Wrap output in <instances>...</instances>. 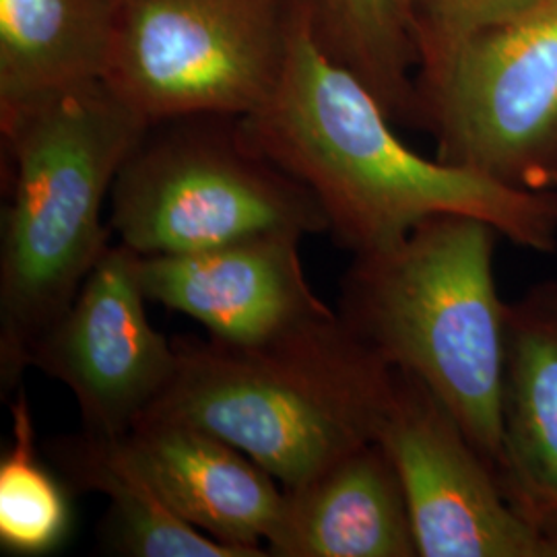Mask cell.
I'll use <instances>...</instances> for the list:
<instances>
[{
	"label": "cell",
	"instance_id": "d6986e66",
	"mask_svg": "<svg viewBox=\"0 0 557 557\" xmlns=\"http://www.w3.org/2000/svg\"><path fill=\"white\" fill-rule=\"evenodd\" d=\"M539 557H557V510L535 522Z\"/></svg>",
	"mask_w": 557,
	"mask_h": 557
},
{
	"label": "cell",
	"instance_id": "ba28073f",
	"mask_svg": "<svg viewBox=\"0 0 557 557\" xmlns=\"http://www.w3.org/2000/svg\"><path fill=\"white\" fill-rule=\"evenodd\" d=\"M379 442L397 467L419 557H539L518 515L453 411L413 374L395 370Z\"/></svg>",
	"mask_w": 557,
	"mask_h": 557
},
{
	"label": "cell",
	"instance_id": "6da1fadb",
	"mask_svg": "<svg viewBox=\"0 0 557 557\" xmlns=\"http://www.w3.org/2000/svg\"><path fill=\"white\" fill-rule=\"evenodd\" d=\"M239 122L262 156L317 197L329 234L354 257L442 213L487 221L524 250L557 252V193L515 190L409 149L374 94L320 40L314 0L299 15L275 91Z\"/></svg>",
	"mask_w": 557,
	"mask_h": 557
},
{
	"label": "cell",
	"instance_id": "277c9868",
	"mask_svg": "<svg viewBox=\"0 0 557 557\" xmlns=\"http://www.w3.org/2000/svg\"><path fill=\"white\" fill-rule=\"evenodd\" d=\"M499 238L473 215L428 218L397 244L354 257L337 310L356 337L453 411L494 473L506 322L494 267Z\"/></svg>",
	"mask_w": 557,
	"mask_h": 557
},
{
	"label": "cell",
	"instance_id": "4fadbf2b",
	"mask_svg": "<svg viewBox=\"0 0 557 557\" xmlns=\"http://www.w3.org/2000/svg\"><path fill=\"white\" fill-rule=\"evenodd\" d=\"M273 557H419L397 467L379 440L285 490Z\"/></svg>",
	"mask_w": 557,
	"mask_h": 557
},
{
	"label": "cell",
	"instance_id": "52a82bcc",
	"mask_svg": "<svg viewBox=\"0 0 557 557\" xmlns=\"http://www.w3.org/2000/svg\"><path fill=\"white\" fill-rule=\"evenodd\" d=\"M418 124L436 160L524 193H557V0L423 62Z\"/></svg>",
	"mask_w": 557,
	"mask_h": 557
},
{
	"label": "cell",
	"instance_id": "5b68a950",
	"mask_svg": "<svg viewBox=\"0 0 557 557\" xmlns=\"http://www.w3.org/2000/svg\"><path fill=\"white\" fill-rule=\"evenodd\" d=\"M110 227L140 257L267 234H329L317 197L262 156L232 116L151 124L114 182Z\"/></svg>",
	"mask_w": 557,
	"mask_h": 557
},
{
	"label": "cell",
	"instance_id": "30bf717a",
	"mask_svg": "<svg viewBox=\"0 0 557 557\" xmlns=\"http://www.w3.org/2000/svg\"><path fill=\"white\" fill-rule=\"evenodd\" d=\"M299 236L267 234L184 255H137L149 301L200 322L209 337L260 343L333 312L310 287Z\"/></svg>",
	"mask_w": 557,
	"mask_h": 557
},
{
	"label": "cell",
	"instance_id": "e0dca14e",
	"mask_svg": "<svg viewBox=\"0 0 557 557\" xmlns=\"http://www.w3.org/2000/svg\"><path fill=\"white\" fill-rule=\"evenodd\" d=\"M9 400L11 442L0 458V547L11 556H48L71 533V485L41 460L25 386Z\"/></svg>",
	"mask_w": 557,
	"mask_h": 557
},
{
	"label": "cell",
	"instance_id": "9c48e42d",
	"mask_svg": "<svg viewBox=\"0 0 557 557\" xmlns=\"http://www.w3.org/2000/svg\"><path fill=\"white\" fill-rule=\"evenodd\" d=\"M147 301L137 255L110 244L36 349L34 368L71 391L89 434L128 436L176 374L174 341L151 326Z\"/></svg>",
	"mask_w": 557,
	"mask_h": 557
},
{
	"label": "cell",
	"instance_id": "8992f818",
	"mask_svg": "<svg viewBox=\"0 0 557 557\" xmlns=\"http://www.w3.org/2000/svg\"><path fill=\"white\" fill-rule=\"evenodd\" d=\"M310 0H119L101 81L149 124L244 119L277 87Z\"/></svg>",
	"mask_w": 557,
	"mask_h": 557
},
{
	"label": "cell",
	"instance_id": "9a60e30c",
	"mask_svg": "<svg viewBox=\"0 0 557 557\" xmlns=\"http://www.w3.org/2000/svg\"><path fill=\"white\" fill-rule=\"evenodd\" d=\"M119 0H0V112L101 79Z\"/></svg>",
	"mask_w": 557,
	"mask_h": 557
},
{
	"label": "cell",
	"instance_id": "3957f363",
	"mask_svg": "<svg viewBox=\"0 0 557 557\" xmlns=\"http://www.w3.org/2000/svg\"><path fill=\"white\" fill-rule=\"evenodd\" d=\"M176 374L143 419L232 442L289 490L379 440L395 368L337 310L260 343L174 338Z\"/></svg>",
	"mask_w": 557,
	"mask_h": 557
},
{
	"label": "cell",
	"instance_id": "ac0fdd59",
	"mask_svg": "<svg viewBox=\"0 0 557 557\" xmlns=\"http://www.w3.org/2000/svg\"><path fill=\"white\" fill-rule=\"evenodd\" d=\"M537 0H418L419 66L481 29L517 17Z\"/></svg>",
	"mask_w": 557,
	"mask_h": 557
},
{
	"label": "cell",
	"instance_id": "5bb4252c",
	"mask_svg": "<svg viewBox=\"0 0 557 557\" xmlns=\"http://www.w3.org/2000/svg\"><path fill=\"white\" fill-rule=\"evenodd\" d=\"M50 458L71 490L110 499L106 547L128 557H246L193 527L165 498L128 436L103 438L83 430L54 440Z\"/></svg>",
	"mask_w": 557,
	"mask_h": 557
},
{
	"label": "cell",
	"instance_id": "7c38bea8",
	"mask_svg": "<svg viewBox=\"0 0 557 557\" xmlns=\"http://www.w3.org/2000/svg\"><path fill=\"white\" fill-rule=\"evenodd\" d=\"M496 478L535 522L557 510V278L506 301Z\"/></svg>",
	"mask_w": 557,
	"mask_h": 557
},
{
	"label": "cell",
	"instance_id": "2e32d148",
	"mask_svg": "<svg viewBox=\"0 0 557 557\" xmlns=\"http://www.w3.org/2000/svg\"><path fill=\"white\" fill-rule=\"evenodd\" d=\"M322 44L393 122L418 124V0H314Z\"/></svg>",
	"mask_w": 557,
	"mask_h": 557
},
{
	"label": "cell",
	"instance_id": "7a4b0ae2",
	"mask_svg": "<svg viewBox=\"0 0 557 557\" xmlns=\"http://www.w3.org/2000/svg\"><path fill=\"white\" fill-rule=\"evenodd\" d=\"M101 79L0 112L11 161L0 232V397L15 395L48 329L110 248L103 209L149 131Z\"/></svg>",
	"mask_w": 557,
	"mask_h": 557
},
{
	"label": "cell",
	"instance_id": "8fae6325",
	"mask_svg": "<svg viewBox=\"0 0 557 557\" xmlns=\"http://www.w3.org/2000/svg\"><path fill=\"white\" fill-rule=\"evenodd\" d=\"M128 440L180 517L246 557L269 556L285 487L232 442L197 425L140 419Z\"/></svg>",
	"mask_w": 557,
	"mask_h": 557
}]
</instances>
